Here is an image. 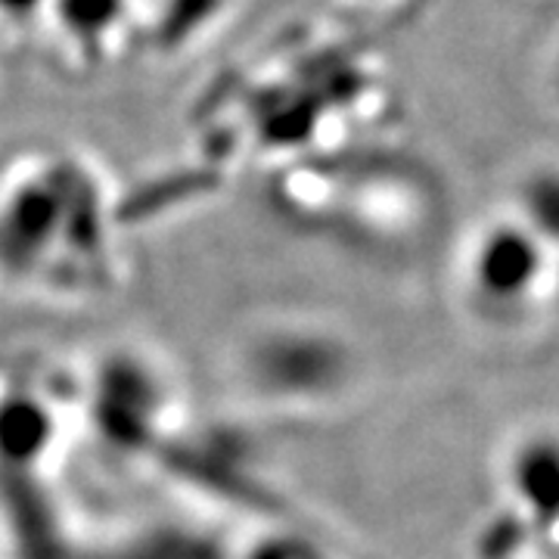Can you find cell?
Listing matches in <instances>:
<instances>
[{"label":"cell","instance_id":"cell-1","mask_svg":"<svg viewBox=\"0 0 559 559\" xmlns=\"http://www.w3.org/2000/svg\"><path fill=\"white\" fill-rule=\"evenodd\" d=\"M44 20L72 62L100 66L140 38L143 0H44Z\"/></svg>","mask_w":559,"mask_h":559},{"label":"cell","instance_id":"cell-2","mask_svg":"<svg viewBox=\"0 0 559 559\" xmlns=\"http://www.w3.org/2000/svg\"><path fill=\"white\" fill-rule=\"evenodd\" d=\"M538 240L528 227H495L485 234L476 261V280L491 296H538Z\"/></svg>","mask_w":559,"mask_h":559},{"label":"cell","instance_id":"cell-3","mask_svg":"<svg viewBox=\"0 0 559 559\" xmlns=\"http://www.w3.org/2000/svg\"><path fill=\"white\" fill-rule=\"evenodd\" d=\"M522 202L528 215L535 218V227L528 230H547V237H559V171H540L525 183ZM544 237V240H547Z\"/></svg>","mask_w":559,"mask_h":559},{"label":"cell","instance_id":"cell-4","mask_svg":"<svg viewBox=\"0 0 559 559\" xmlns=\"http://www.w3.org/2000/svg\"><path fill=\"white\" fill-rule=\"evenodd\" d=\"M342 3H352V7H380L385 0H342Z\"/></svg>","mask_w":559,"mask_h":559}]
</instances>
